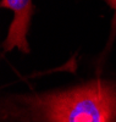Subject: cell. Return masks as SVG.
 Masks as SVG:
<instances>
[{
    "label": "cell",
    "mask_w": 116,
    "mask_h": 122,
    "mask_svg": "<svg viewBox=\"0 0 116 122\" xmlns=\"http://www.w3.org/2000/svg\"><path fill=\"white\" fill-rule=\"evenodd\" d=\"M39 122H116V84L95 79L64 92L27 99Z\"/></svg>",
    "instance_id": "cell-1"
},
{
    "label": "cell",
    "mask_w": 116,
    "mask_h": 122,
    "mask_svg": "<svg viewBox=\"0 0 116 122\" xmlns=\"http://www.w3.org/2000/svg\"><path fill=\"white\" fill-rule=\"evenodd\" d=\"M0 6L9 9L14 12V20L10 23L7 36L3 42L4 51H11L17 48L25 54L29 53V44L27 40L31 20L36 12L32 0H1Z\"/></svg>",
    "instance_id": "cell-2"
},
{
    "label": "cell",
    "mask_w": 116,
    "mask_h": 122,
    "mask_svg": "<svg viewBox=\"0 0 116 122\" xmlns=\"http://www.w3.org/2000/svg\"><path fill=\"white\" fill-rule=\"evenodd\" d=\"M103 1H105L106 3L114 11H115V14H116V0H103Z\"/></svg>",
    "instance_id": "cell-3"
}]
</instances>
